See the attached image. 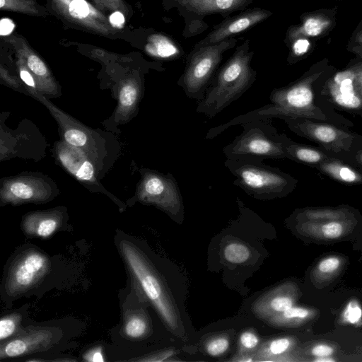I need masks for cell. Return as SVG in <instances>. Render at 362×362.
Wrapping results in <instances>:
<instances>
[{"label":"cell","instance_id":"6da1fadb","mask_svg":"<svg viewBox=\"0 0 362 362\" xmlns=\"http://www.w3.org/2000/svg\"><path fill=\"white\" fill-rule=\"evenodd\" d=\"M333 70L334 67L328 64L327 59L317 62L295 81L274 88L269 95V103L211 128L206 138L212 139L232 126L262 119L307 118L327 121L346 128L354 127L350 119L323 106L317 97L315 83Z\"/></svg>","mask_w":362,"mask_h":362},{"label":"cell","instance_id":"7a4b0ae2","mask_svg":"<svg viewBox=\"0 0 362 362\" xmlns=\"http://www.w3.org/2000/svg\"><path fill=\"white\" fill-rule=\"evenodd\" d=\"M115 245L132 285L154 308L168 329L183 334L182 322L165 278L141 243L119 231Z\"/></svg>","mask_w":362,"mask_h":362},{"label":"cell","instance_id":"3957f363","mask_svg":"<svg viewBox=\"0 0 362 362\" xmlns=\"http://www.w3.org/2000/svg\"><path fill=\"white\" fill-rule=\"evenodd\" d=\"M254 54L249 40L235 48L216 72L204 98L197 103V112L213 118L252 86L257 78V71L251 66Z\"/></svg>","mask_w":362,"mask_h":362},{"label":"cell","instance_id":"277c9868","mask_svg":"<svg viewBox=\"0 0 362 362\" xmlns=\"http://www.w3.org/2000/svg\"><path fill=\"white\" fill-rule=\"evenodd\" d=\"M223 164L234 177L233 184L257 199L286 197L298 185L296 178L279 168L265 164L259 158H226Z\"/></svg>","mask_w":362,"mask_h":362},{"label":"cell","instance_id":"5b68a950","mask_svg":"<svg viewBox=\"0 0 362 362\" xmlns=\"http://www.w3.org/2000/svg\"><path fill=\"white\" fill-rule=\"evenodd\" d=\"M243 132L223 148L226 158L252 157L261 159L286 158V147L292 140L278 132L272 119H262L241 124Z\"/></svg>","mask_w":362,"mask_h":362},{"label":"cell","instance_id":"8992f818","mask_svg":"<svg viewBox=\"0 0 362 362\" xmlns=\"http://www.w3.org/2000/svg\"><path fill=\"white\" fill-rule=\"evenodd\" d=\"M294 134L317 144L333 156L354 164L362 135L332 122L307 118L283 119Z\"/></svg>","mask_w":362,"mask_h":362},{"label":"cell","instance_id":"52a82bcc","mask_svg":"<svg viewBox=\"0 0 362 362\" xmlns=\"http://www.w3.org/2000/svg\"><path fill=\"white\" fill-rule=\"evenodd\" d=\"M7 266L2 291L6 298L14 300L45 279L50 272L51 260L40 248L26 245L15 252Z\"/></svg>","mask_w":362,"mask_h":362},{"label":"cell","instance_id":"ba28073f","mask_svg":"<svg viewBox=\"0 0 362 362\" xmlns=\"http://www.w3.org/2000/svg\"><path fill=\"white\" fill-rule=\"evenodd\" d=\"M238 42L230 37L220 42L193 48L186 59L184 71L177 81L188 98L199 103L218 70L223 54Z\"/></svg>","mask_w":362,"mask_h":362},{"label":"cell","instance_id":"9c48e42d","mask_svg":"<svg viewBox=\"0 0 362 362\" xmlns=\"http://www.w3.org/2000/svg\"><path fill=\"white\" fill-rule=\"evenodd\" d=\"M361 63L359 62L342 70H333L317 81L315 93L323 106L362 117V97L357 85Z\"/></svg>","mask_w":362,"mask_h":362},{"label":"cell","instance_id":"30bf717a","mask_svg":"<svg viewBox=\"0 0 362 362\" xmlns=\"http://www.w3.org/2000/svg\"><path fill=\"white\" fill-rule=\"evenodd\" d=\"M136 199L144 204L153 205L175 219L183 216L184 206L178 184L174 176L156 170H142Z\"/></svg>","mask_w":362,"mask_h":362},{"label":"cell","instance_id":"8fae6325","mask_svg":"<svg viewBox=\"0 0 362 362\" xmlns=\"http://www.w3.org/2000/svg\"><path fill=\"white\" fill-rule=\"evenodd\" d=\"M168 7L175 8L185 22L182 35L191 37L203 32L207 25L203 18L212 14L228 17L237 11H243L253 0H168Z\"/></svg>","mask_w":362,"mask_h":362},{"label":"cell","instance_id":"7c38bea8","mask_svg":"<svg viewBox=\"0 0 362 362\" xmlns=\"http://www.w3.org/2000/svg\"><path fill=\"white\" fill-rule=\"evenodd\" d=\"M62 336V331L56 327L28 326L21 328L13 337L0 343V359L46 351L58 344Z\"/></svg>","mask_w":362,"mask_h":362},{"label":"cell","instance_id":"4fadbf2b","mask_svg":"<svg viewBox=\"0 0 362 362\" xmlns=\"http://www.w3.org/2000/svg\"><path fill=\"white\" fill-rule=\"evenodd\" d=\"M53 197V190L43 179L33 176H17L5 179L0 189L1 205L45 203Z\"/></svg>","mask_w":362,"mask_h":362},{"label":"cell","instance_id":"5bb4252c","mask_svg":"<svg viewBox=\"0 0 362 362\" xmlns=\"http://www.w3.org/2000/svg\"><path fill=\"white\" fill-rule=\"evenodd\" d=\"M272 13L271 11L255 7L246 9L234 16L226 17L222 22L215 25L204 39L196 43L193 48L216 44L233 37L234 35L265 21Z\"/></svg>","mask_w":362,"mask_h":362},{"label":"cell","instance_id":"9a60e30c","mask_svg":"<svg viewBox=\"0 0 362 362\" xmlns=\"http://www.w3.org/2000/svg\"><path fill=\"white\" fill-rule=\"evenodd\" d=\"M298 295L294 284H283L260 296L254 303L252 310L258 317L267 320L293 306Z\"/></svg>","mask_w":362,"mask_h":362},{"label":"cell","instance_id":"2e32d148","mask_svg":"<svg viewBox=\"0 0 362 362\" xmlns=\"http://www.w3.org/2000/svg\"><path fill=\"white\" fill-rule=\"evenodd\" d=\"M64 220L62 207L31 211L23 216L21 228L28 238L45 239L60 229Z\"/></svg>","mask_w":362,"mask_h":362},{"label":"cell","instance_id":"e0dca14e","mask_svg":"<svg viewBox=\"0 0 362 362\" xmlns=\"http://www.w3.org/2000/svg\"><path fill=\"white\" fill-rule=\"evenodd\" d=\"M333 11H317L301 16L300 23L291 26L286 33L285 41L290 43L300 37H316L327 34L334 26Z\"/></svg>","mask_w":362,"mask_h":362},{"label":"cell","instance_id":"ac0fdd59","mask_svg":"<svg viewBox=\"0 0 362 362\" xmlns=\"http://www.w3.org/2000/svg\"><path fill=\"white\" fill-rule=\"evenodd\" d=\"M56 153L62 166L79 181L90 185L97 183L93 164L79 148L62 142L57 144Z\"/></svg>","mask_w":362,"mask_h":362},{"label":"cell","instance_id":"d6986e66","mask_svg":"<svg viewBox=\"0 0 362 362\" xmlns=\"http://www.w3.org/2000/svg\"><path fill=\"white\" fill-rule=\"evenodd\" d=\"M151 331V321L146 311L140 305H133V302H124L122 325L124 337L131 340L143 339Z\"/></svg>","mask_w":362,"mask_h":362},{"label":"cell","instance_id":"ffe728a7","mask_svg":"<svg viewBox=\"0 0 362 362\" xmlns=\"http://www.w3.org/2000/svg\"><path fill=\"white\" fill-rule=\"evenodd\" d=\"M315 169L322 175L344 185H362V170L351 163L336 157L325 160Z\"/></svg>","mask_w":362,"mask_h":362},{"label":"cell","instance_id":"44dd1931","mask_svg":"<svg viewBox=\"0 0 362 362\" xmlns=\"http://www.w3.org/2000/svg\"><path fill=\"white\" fill-rule=\"evenodd\" d=\"M352 223V218L327 221H301L298 224V228L312 238L334 240L341 238Z\"/></svg>","mask_w":362,"mask_h":362},{"label":"cell","instance_id":"7402d4cb","mask_svg":"<svg viewBox=\"0 0 362 362\" xmlns=\"http://www.w3.org/2000/svg\"><path fill=\"white\" fill-rule=\"evenodd\" d=\"M286 158L315 168L320 163L334 157L317 146L299 144L291 140L286 147Z\"/></svg>","mask_w":362,"mask_h":362},{"label":"cell","instance_id":"603a6c76","mask_svg":"<svg viewBox=\"0 0 362 362\" xmlns=\"http://www.w3.org/2000/svg\"><path fill=\"white\" fill-rule=\"evenodd\" d=\"M48 107L51 110L50 111H52L62 127L65 142L78 148L86 147L90 138L85 127H81L76 122H71L67 115L59 112V110L56 109L52 105H48Z\"/></svg>","mask_w":362,"mask_h":362},{"label":"cell","instance_id":"cb8c5ba5","mask_svg":"<svg viewBox=\"0 0 362 362\" xmlns=\"http://www.w3.org/2000/svg\"><path fill=\"white\" fill-rule=\"evenodd\" d=\"M26 64L32 73L40 93L56 95L57 85L44 62L37 55L30 54L26 59Z\"/></svg>","mask_w":362,"mask_h":362},{"label":"cell","instance_id":"d4e9b609","mask_svg":"<svg viewBox=\"0 0 362 362\" xmlns=\"http://www.w3.org/2000/svg\"><path fill=\"white\" fill-rule=\"evenodd\" d=\"M141 87L136 80L129 79L120 87L116 118L125 120L135 111L140 98Z\"/></svg>","mask_w":362,"mask_h":362},{"label":"cell","instance_id":"484cf974","mask_svg":"<svg viewBox=\"0 0 362 362\" xmlns=\"http://www.w3.org/2000/svg\"><path fill=\"white\" fill-rule=\"evenodd\" d=\"M296 219L298 221H327L344 220L354 216L352 209L347 206L305 208L296 212Z\"/></svg>","mask_w":362,"mask_h":362},{"label":"cell","instance_id":"4316f807","mask_svg":"<svg viewBox=\"0 0 362 362\" xmlns=\"http://www.w3.org/2000/svg\"><path fill=\"white\" fill-rule=\"evenodd\" d=\"M315 314V310L313 309L293 305L267 319V321L270 325L276 327H296L308 321Z\"/></svg>","mask_w":362,"mask_h":362},{"label":"cell","instance_id":"83f0119b","mask_svg":"<svg viewBox=\"0 0 362 362\" xmlns=\"http://www.w3.org/2000/svg\"><path fill=\"white\" fill-rule=\"evenodd\" d=\"M151 55L164 59H176L183 55L180 45L167 35H155L146 46Z\"/></svg>","mask_w":362,"mask_h":362},{"label":"cell","instance_id":"f1b7e54d","mask_svg":"<svg viewBox=\"0 0 362 362\" xmlns=\"http://www.w3.org/2000/svg\"><path fill=\"white\" fill-rule=\"evenodd\" d=\"M342 264L341 259L338 256L331 255L321 259L313 271L314 276L320 281L327 280L333 276Z\"/></svg>","mask_w":362,"mask_h":362},{"label":"cell","instance_id":"f546056e","mask_svg":"<svg viewBox=\"0 0 362 362\" xmlns=\"http://www.w3.org/2000/svg\"><path fill=\"white\" fill-rule=\"evenodd\" d=\"M23 316L19 313H12L1 317L0 320V341H6L20 330Z\"/></svg>","mask_w":362,"mask_h":362},{"label":"cell","instance_id":"4dcf8cb0","mask_svg":"<svg viewBox=\"0 0 362 362\" xmlns=\"http://www.w3.org/2000/svg\"><path fill=\"white\" fill-rule=\"evenodd\" d=\"M250 255L249 248L243 243L233 241L228 243L223 249L225 259L233 264L246 262Z\"/></svg>","mask_w":362,"mask_h":362},{"label":"cell","instance_id":"1f68e13d","mask_svg":"<svg viewBox=\"0 0 362 362\" xmlns=\"http://www.w3.org/2000/svg\"><path fill=\"white\" fill-rule=\"evenodd\" d=\"M290 52L288 57V62L290 64L305 58L311 51L312 43L309 38H297L288 44Z\"/></svg>","mask_w":362,"mask_h":362},{"label":"cell","instance_id":"d6a6232c","mask_svg":"<svg viewBox=\"0 0 362 362\" xmlns=\"http://www.w3.org/2000/svg\"><path fill=\"white\" fill-rule=\"evenodd\" d=\"M293 339L280 337L269 341L259 352L261 357L279 356L288 351L293 346Z\"/></svg>","mask_w":362,"mask_h":362},{"label":"cell","instance_id":"836d02e7","mask_svg":"<svg viewBox=\"0 0 362 362\" xmlns=\"http://www.w3.org/2000/svg\"><path fill=\"white\" fill-rule=\"evenodd\" d=\"M340 320L346 325H361L362 307L357 300L351 299L346 304L341 314Z\"/></svg>","mask_w":362,"mask_h":362},{"label":"cell","instance_id":"e575fe53","mask_svg":"<svg viewBox=\"0 0 362 362\" xmlns=\"http://www.w3.org/2000/svg\"><path fill=\"white\" fill-rule=\"evenodd\" d=\"M69 15L74 19L84 21L89 20L95 12L85 0H71L67 6Z\"/></svg>","mask_w":362,"mask_h":362},{"label":"cell","instance_id":"d590c367","mask_svg":"<svg viewBox=\"0 0 362 362\" xmlns=\"http://www.w3.org/2000/svg\"><path fill=\"white\" fill-rule=\"evenodd\" d=\"M229 346L230 341L228 338L221 335L210 339L205 346V350L209 356L218 357L224 354Z\"/></svg>","mask_w":362,"mask_h":362},{"label":"cell","instance_id":"8d00e7d4","mask_svg":"<svg viewBox=\"0 0 362 362\" xmlns=\"http://www.w3.org/2000/svg\"><path fill=\"white\" fill-rule=\"evenodd\" d=\"M347 49L349 52L362 57V21L350 38Z\"/></svg>","mask_w":362,"mask_h":362},{"label":"cell","instance_id":"74e56055","mask_svg":"<svg viewBox=\"0 0 362 362\" xmlns=\"http://www.w3.org/2000/svg\"><path fill=\"white\" fill-rule=\"evenodd\" d=\"M239 341L243 350L252 351L259 344V339L255 333L251 331H245L240 336Z\"/></svg>","mask_w":362,"mask_h":362},{"label":"cell","instance_id":"f35d334b","mask_svg":"<svg viewBox=\"0 0 362 362\" xmlns=\"http://www.w3.org/2000/svg\"><path fill=\"white\" fill-rule=\"evenodd\" d=\"M83 360L88 362H104L105 358L102 346H95L83 355Z\"/></svg>","mask_w":362,"mask_h":362},{"label":"cell","instance_id":"ab89813d","mask_svg":"<svg viewBox=\"0 0 362 362\" xmlns=\"http://www.w3.org/2000/svg\"><path fill=\"white\" fill-rule=\"evenodd\" d=\"M175 354L174 351L167 350L163 351H160L157 353H153L145 356H143L139 358H136L132 361H166L168 357H170L172 355Z\"/></svg>","mask_w":362,"mask_h":362},{"label":"cell","instance_id":"60d3db41","mask_svg":"<svg viewBox=\"0 0 362 362\" xmlns=\"http://www.w3.org/2000/svg\"><path fill=\"white\" fill-rule=\"evenodd\" d=\"M334 352V349L325 344H317L311 350V354L315 358L329 357Z\"/></svg>","mask_w":362,"mask_h":362},{"label":"cell","instance_id":"b9f144b4","mask_svg":"<svg viewBox=\"0 0 362 362\" xmlns=\"http://www.w3.org/2000/svg\"><path fill=\"white\" fill-rule=\"evenodd\" d=\"M20 76L22 81L29 87L37 89L36 82L33 74L24 66H20Z\"/></svg>","mask_w":362,"mask_h":362},{"label":"cell","instance_id":"7bdbcfd3","mask_svg":"<svg viewBox=\"0 0 362 362\" xmlns=\"http://www.w3.org/2000/svg\"><path fill=\"white\" fill-rule=\"evenodd\" d=\"M15 28V25L11 20L8 18H3L0 21V35L6 36L11 34Z\"/></svg>","mask_w":362,"mask_h":362},{"label":"cell","instance_id":"ee69618b","mask_svg":"<svg viewBox=\"0 0 362 362\" xmlns=\"http://www.w3.org/2000/svg\"><path fill=\"white\" fill-rule=\"evenodd\" d=\"M109 21L114 28H119L124 25L125 19L121 12L115 11L110 16Z\"/></svg>","mask_w":362,"mask_h":362},{"label":"cell","instance_id":"f6af8a7d","mask_svg":"<svg viewBox=\"0 0 362 362\" xmlns=\"http://www.w3.org/2000/svg\"><path fill=\"white\" fill-rule=\"evenodd\" d=\"M354 164L362 170V148L356 153Z\"/></svg>","mask_w":362,"mask_h":362},{"label":"cell","instance_id":"bcb514c9","mask_svg":"<svg viewBox=\"0 0 362 362\" xmlns=\"http://www.w3.org/2000/svg\"><path fill=\"white\" fill-rule=\"evenodd\" d=\"M357 85L360 90L362 88V61L357 75Z\"/></svg>","mask_w":362,"mask_h":362},{"label":"cell","instance_id":"7dc6e473","mask_svg":"<svg viewBox=\"0 0 362 362\" xmlns=\"http://www.w3.org/2000/svg\"><path fill=\"white\" fill-rule=\"evenodd\" d=\"M315 361L317 362H330V361H335L334 359L332 358L331 356L329 357H320V358H316Z\"/></svg>","mask_w":362,"mask_h":362},{"label":"cell","instance_id":"c3c4849f","mask_svg":"<svg viewBox=\"0 0 362 362\" xmlns=\"http://www.w3.org/2000/svg\"><path fill=\"white\" fill-rule=\"evenodd\" d=\"M360 94H361V97H362V88H361V89H360Z\"/></svg>","mask_w":362,"mask_h":362}]
</instances>
